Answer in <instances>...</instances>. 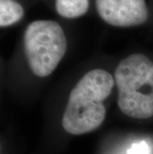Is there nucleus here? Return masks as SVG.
Instances as JSON below:
<instances>
[{
	"instance_id": "obj_1",
	"label": "nucleus",
	"mask_w": 153,
	"mask_h": 154,
	"mask_svg": "<svg viewBox=\"0 0 153 154\" xmlns=\"http://www.w3.org/2000/svg\"><path fill=\"white\" fill-rule=\"evenodd\" d=\"M115 78L103 69H94L81 78L71 91L62 117L65 131L83 135L96 130L106 119L103 100L109 97Z\"/></svg>"
},
{
	"instance_id": "obj_5",
	"label": "nucleus",
	"mask_w": 153,
	"mask_h": 154,
	"mask_svg": "<svg viewBox=\"0 0 153 154\" xmlns=\"http://www.w3.org/2000/svg\"><path fill=\"white\" fill-rule=\"evenodd\" d=\"M90 0H56V11L60 16L75 19L84 15L89 10Z\"/></svg>"
},
{
	"instance_id": "obj_3",
	"label": "nucleus",
	"mask_w": 153,
	"mask_h": 154,
	"mask_svg": "<svg viewBox=\"0 0 153 154\" xmlns=\"http://www.w3.org/2000/svg\"><path fill=\"white\" fill-rule=\"evenodd\" d=\"M24 47L32 73L39 78H45L59 66L66 54L68 42L59 23L36 20L26 28Z\"/></svg>"
},
{
	"instance_id": "obj_4",
	"label": "nucleus",
	"mask_w": 153,
	"mask_h": 154,
	"mask_svg": "<svg viewBox=\"0 0 153 154\" xmlns=\"http://www.w3.org/2000/svg\"><path fill=\"white\" fill-rule=\"evenodd\" d=\"M96 6L99 17L115 27H135L148 19L145 0H96Z\"/></svg>"
},
{
	"instance_id": "obj_2",
	"label": "nucleus",
	"mask_w": 153,
	"mask_h": 154,
	"mask_svg": "<svg viewBox=\"0 0 153 154\" xmlns=\"http://www.w3.org/2000/svg\"><path fill=\"white\" fill-rule=\"evenodd\" d=\"M118 104L126 116L147 119L153 116V62L134 53L119 62L115 71Z\"/></svg>"
},
{
	"instance_id": "obj_6",
	"label": "nucleus",
	"mask_w": 153,
	"mask_h": 154,
	"mask_svg": "<svg viewBox=\"0 0 153 154\" xmlns=\"http://www.w3.org/2000/svg\"><path fill=\"white\" fill-rule=\"evenodd\" d=\"M24 15L23 7L15 0H0V27L4 28L20 21Z\"/></svg>"
},
{
	"instance_id": "obj_7",
	"label": "nucleus",
	"mask_w": 153,
	"mask_h": 154,
	"mask_svg": "<svg viewBox=\"0 0 153 154\" xmlns=\"http://www.w3.org/2000/svg\"><path fill=\"white\" fill-rule=\"evenodd\" d=\"M127 154H149V146L145 141L135 143L128 149Z\"/></svg>"
}]
</instances>
